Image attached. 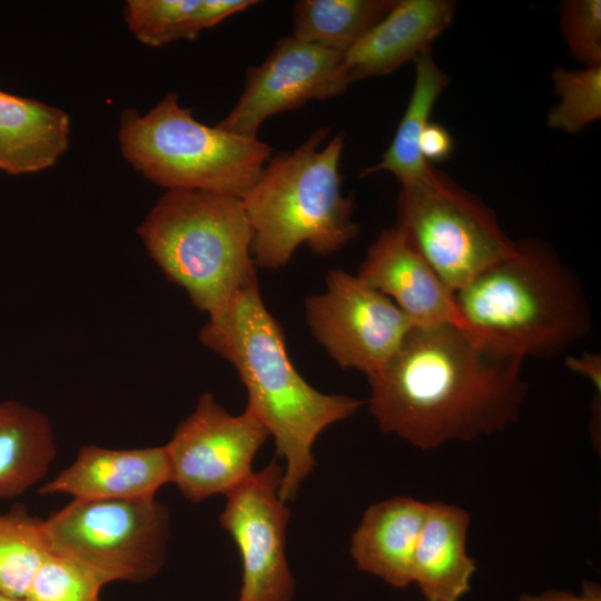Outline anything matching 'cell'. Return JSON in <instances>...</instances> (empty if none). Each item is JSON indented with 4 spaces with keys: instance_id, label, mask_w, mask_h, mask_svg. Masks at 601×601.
Wrapping results in <instances>:
<instances>
[{
    "instance_id": "6da1fadb",
    "label": "cell",
    "mask_w": 601,
    "mask_h": 601,
    "mask_svg": "<svg viewBox=\"0 0 601 601\" xmlns=\"http://www.w3.org/2000/svg\"><path fill=\"white\" fill-rule=\"evenodd\" d=\"M523 357L452 324L415 325L370 375V412L384 433L421 450L503 431L528 393Z\"/></svg>"
},
{
    "instance_id": "7a4b0ae2",
    "label": "cell",
    "mask_w": 601,
    "mask_h": 601,
    "mask_svg": "<svg viewBox=\"0 0 601 601\" xmlns=\"http://www.w3.org/2000/svg\"><path fill=\"white\" fill-rule=\"evenodd\" d=\"M200 342L230 363L248 394V410L275 439L286 460L279 499L293 500L313 471V445L323 430L354 414L362 401L327 395L293 365L285 336L265 306L257 279L244 286L199 333Z\"/></svg>"
},
{
    "instance_id": "3957f363",
    "label": "cell",
    "mask_w": 601,
    "mask_h": 601,
    "mask_svg": "<svg viewBox=\"0 0 601 601\" xmlns=\"http://www.w3.org/2000/svg\"><path fill=\"white\" fill-rule=\"evenodd\" d=\"M459 309L486 342L525 357L551 358L585 337L592 319L577 276L553 248L516 242L514 253L454 293Z\"/></svg>"
},
{
    "instance_id": "277c9868",
    "label": "cell",
    "mask_w": 601,
    "mask_h": 601,
    "mask_svg": "<svg viewBox=\"0 0 601 601\" xmlns=\"http://www.w3.org/2000/svg\"><path fill=\"white\" fill-rule=\"evenodd\" d=\"M328 132L318 128L294 150L272 156L242 198L256 267L282 268L300 245L328 256L357 236L354 200L341 191L345 138L338 132L321 148Z\"/></svg>"
},
{
    "instance_id": "5b68a950",
    "label": "cell",
    "mask_w": 601,
    "mask_h": 601,
    "mask_svg": "<svg viewBox=\"0 0 601 601\" xmlns=\"http://www.w3.org/2000/svg\"><path fill=\"white\" fill-rule=\"evenodd\" d=\"M164 274L208 317L257 279L252 228L240 198L167 190L138 227Z\"/></svg>"
},
{
    "instance_id": "8992f818",
    "label": "cell",
    "mask_w": 601,
    "mask_h": 601,
    "mask_svg": "<svg viewBox=\"0 0 601 601\" xmlns=\"http://www.w3.org/2000/svg\"><path fill=\"white\" fill-rule=\"evenodd\" d=\"M167 93L147 114L122 111L118 141L125 159L149 181L167 190H200L243 198L272 157L258 138L198 121Z\"/></svg>"
},
{
    "instance_id": "52a82bcc",
    "label": "cell",
    "mask_w": 601,
    "mask_h": 601,
    "mask_svg": "<svg viewBox=\"0 0 601 601\" xmlns=\"http://www.w3.org/2000/svg\"><path fill=\"white\" fill-rule=\"evenodd\" d=\"M396 225L453 293L516 246L479 197L433 165L424 178L401 187Z\"/></svg>"
},
{
    "instance_id": "ba28073f",
    "label": "cell",
    "mask_w": 601,
    "mask_h": 601,
    "mask_svg": "<svg viewBox=\"0 0 601 601\" xmlns=\"http://www.w3.org/2000/svg\"><path fill=\"white\" fill-rule=\"evenodd\" d=\"M168 510L155 496L73 499L43 520L53 553L92 571L104 584L145 582L162 568Z\"/></svg>"
},
{
    "instance_id": "9c48e42d",
    "label": "cell",
    "mask_w": 601,
    "mask_h": 601,
    "mask_svg": "<svg viewBox=\"0 0 601 601\" xmlns=\"http://www.w3.org/2000/svg\"><path fill=\"white\" fill-rule=\"evenodd\" d=\"M306 321L318 344L342 368L367 377L398 349L416 324L388 297L342 269L328 272L326 289L306 299Z\"/></svg>"
},
{
    "instance_id": "30bf717a",
    "label": "cell",
    "mask_w": 601,
    "mask_h": 601,
    "mask_svg": "<svg viewBox=\"0 0 601 601\" xmlns=\"http://www.w3.org/2000/svg\"><path fill=\"white\" fill-rule=\"evenodd\" d=\"M268 435L248 410L231 415L204 393L165 444L171 482L193 502L227 494L253 473V460Z\"/></svg>"
},
{
    "instance_id": "8fae6325",
    "label": "cell",
    "mask_w": 601,
    "mask_h": 601,
    "mask_svg": "<svg viewBox=\"0 0 601 601\" xmlns=\"http://www.w3.org/2000/svg\"><path fill=\"white\" fill-rule=\"evenodd\" d=\"M284 471L272 461L230 490L219 515L243 563L238 601H290L294 579L285 556L289 512L278 496Z\"/></svg>"
},
{
    "instance_id": "7c38bea8",
    "label": "cell",
    "mask_w": 601,
    "mask_h": 601,
    "mask_svg": "<svg viewBox=\"0 0 601 601\" xmlns=\"http://www.w3.org/2000/svg\"><path fill=\"white\" fill-rule=\"evenodd\" d=\"M344 55L293 36L279 39L260 65L247 70L240 97L216 127L257 138L269 117L343 93L348 87L341 75Z\"/></svg>"
},
{
    "instance_id": "4fadbf2b",
    "label": "cell",
    "mask_w": 601,
    "mask_h": 601,
    "mask_svg": "<svg viewBox=\"0 0 601 601\" xmlns=\"http://www.w3.org/2000/svg\"><path fill=\"white\" fill-rule=\"evenodd\" d=\"M357 277L418 325L446 323L476 335L462 316L454 293L397 225L382 230L370 246Z\"/></svg>"
},
{
    "instance_id": "5bb4252c",
    "label": "cell",
    "mask_w": 601,
    "mask_h": 601,
    "mask_svg": "<svg viewBox=\"0 0 601 601\" xmlns=\"http://www.w3.org/2000/svg\"><path fill=\"white\" fill-rule=\"evenodd\" d=\"M454 13L455 2L450 0H396L390 12L345 52L341 66L344 82L349 86L388 75L430 51L451 26Z\"/></svg>"
},
{
    "instance_id": "9a60e30c",
    "label": "cell",
    "mask_w": 601,
    "mask_h": 601,
    "mask_svg": "<svg viewBox=\"0 0 601 601\" xmlns=\"http://www.w3.org/2000/svg\"><path fill=\"white\" fill-rule=\"evenodd\" d=\"M171 482L166 446L114 450L83 445L75 462L39 493L70 494L73 499H136L155 496Z\"/></svg>"
},
{
    "instance_id": "2e32d148",
    "label": "cell",
    "mask_w": 601,
    "mask_h": 601,
    "mask_svg": "<svg viewBox=\"0 0 601 601\" xmlns=\"http://www.w3.org/2000/svg\"><path fill=\"white\" fill-rule=\"evenodd\" d=\"M427 508L407 496L371 505L352 535L356 566L397 589L413 584V559Z\"/></svg>"
},
{
    "instance_id": "e0dca14e",
    "label": "cell",
    "mask_w": 601,
    "mask_h": 601,
    "mask_svg": "<svg viewBox=\"0 0 601 601\" xmlns=\"http://www.w3.org/2000/svg\"><path fill=\"white\" fill-rule=\"evenodd\" d=\"M469 526L464 509L428 503L412 568L426 601H460L470 591L476 565L466 550Z\"/></svg>"
},
{
    "instance_id": "ac0fdd59",
    "label": "cell",
    "mask_w": 601,
    "mask_h": 601,
    "mask_svg": "<svg viewBox=\"0 0 601 601\" xmlns=\"http://www.w3.org/2000/svg\"><path fill=\"white\" fill-rule=\"evenodd\" d=\"M69 136L65 110L0 90V171L27 175L52 167Z\"/></svg>"
},
{
    "instance_id": "d6986e66",
    "label": "cell",
    "mask_w": 601,
    "mask_h": 601,
    "mask_svg": "<svg viewBox=\"0 0 601 601\" xmlns=\"http://www.w3.org/2000/svg\"><path fill=\"white\" fill-rule=\"evenodd\" d=\"M49 418L17 401L0 402V499H12L38 483L56 456Z\"/></svg>"
},
{
    "instance_id": "ffe728a7",
    "label": "cell",
    "mask_w": 601,
    "mask_h": 601,
    "mask_svg": "<svg viewBox=\"0 0 601 601\" xmlns=\"http://www.w3.org/2000/svg\"><path fill=\"white\" fill-rule=\"evenodd\" d=\"M415 77L406 109L388 148L376 165L361 175L388 171L402 186L414 184L428 173L432 164L420 151V137L431 121L432 110L450 82V77L436 65L430 51L414 59Z\"/></svg>"
},
{
    "instance_id": "44dd1931",
    "label": "cell",
    "mask_w": 601,
    "mask_h": 601,
    "mask_svg": "<svg viewBox=\"0 0 601 601\" xmlns=\"http://www.w3.org/2000/svg\"><path fill=\"white\" fill-rule=\"evenodd\" d=\"M255 0H128L125 20L141 43L161 47L195 39L230 16L255 4Z\"/></svg>"
},
{
    "instance_id": "7402d4cb",
    "label": "cell",
    "mask_w": 601,
    "mask_h": 601,
    "mask_svg": "<svg viewBox=\"0 0 601 601\" xmlns=\"http://www.w3.org/2000/svg\"><path fill=\"white\" fill-rule=\"evenodd\" d=\"M396 0H300L292 36L345 53L394 7Z\"/></svg>"
},
{
    "instance_id": "603a6c76",
    "label": "cell",
    "mask_w": 601,
    "mask_h": 601,
    "mask_svg": "<svg viewBox=\"0 0 601 601\" xmlns=\"http://www.w3.org/2000/svg\"><path fill=\"white\" fill-rule=\"evenodd\" d=\"M51 552L43 520L31 516L24 505L0 513V594L23 600Z\"/></svg>"
},
{
    "instance_id": "cb8c5ba5",
    "label": "cell",
    "mask_w": 601,
    "mask_h": 601,
    "mask_svg": "<svg viewBox=\"0 0 601 601\" xmlns=\"http://www.w3.org/2000/svg\"><path fill=\"white\" fill-rule=\"evenodd\" d=\"M551 79L560 100L548 112L550 129L577 134L601 118V66L556 67Z\"/></svg>"
},
{
    "instance_id": "d4e9b609",
    "label": "cell",
    "mask_w": 601,
    "mask_h": 601,
    "mask_svg": "<svg viewBox=\"0 0 601 601\" xmlns=\"http://www.w3.org/2000/svg\"><path fill=\"white\" fill-rule=\"evenodd\" d=\"M102 585L85 565L51 552L38 569L23 601H100Z\"/></svg>"
},
{
    "instance_id": "484cf974",
    "label": "cell",
    "mask_w": 601,
    "mask_h": 601,
    "mask_svg": "<svg viewBox=\"0 0 601 601\" xmlns=\"http://www.w3.org/2000/svg\"><path fill=\"white\" fill-rule=\"evenodd\" d=\"M559 18L571 56L584 67L601 66V1H563Z\"/></svg>"
},
{
    "instance_id": "4316f807",
    "label": "cell",
    "mask_w": 601,
    "mask_h": 601,
    "mask_svg": "<svg viewBox=\"0 0 601 601\" xmlns=\"http://www.w3.org/2000/svg\"><path fill=\"white\" fill-rule=\"evenodd\" d=\"M453 148V138L444 126L432 121L425 126L420 137V151L426 161H444Z\"/></svg>"
},
{
    "instance_id": "83f0119b",
    "label": "cell",
    "mask_w": 601,
    "mask_h": 601,
    "mask_svg": "<svg viewBox=\"0 0 601 601\" xmlns=\"http://www.w3.org/2000/svg\"><path fill=\"white\" fill-rule=\"evenodd\" d=\"M565 365L574 373L588 378L595 391H601V356L597 353H583L581 356H568Z\"/></svg>"
},
{
    "instance_id": "f1b7e54d",
    "label": "cell",
    "mask_w": 601,
    "mask_h": 601,
    "mask_svg": "<svg viewBox=\"0 0 601 601\" xmlns=\"http://www.w3.org/2000/svg\"><path fill=\"white\" fill-rule=\"evenodd\" d=\"M519 601H585L582 594L568 591L549 590L540 594H522Z\"/></svg>"
},
{
    "instance_id": "f546056e",
    "label": "cell",
    "mask_w": 601,
    "mask_h": 601,
    "mask_svg": "<svg viewBox=\"0 0 601 601\" xmlns=\"http://www.w3.org/2000/svg\"><path fill=\"white\" fill-rule=\"evenodd\" d=\"M581 594L585 601H601V588L593 581H583Z\"/></svg>"
},
{
    "instance_id": "4dcf8cb0",
    "label": "cell",
    "mask_w": 601,
    "mask_h": 601,
    "mask_svg": "<svg viewBox=\"0 0 601 601\" xmlns=\"http://www.w3.org/2000/svg\"><path fill=\"white\" fill-rule=\"evenodd\" d=\"M0 601H23V600L12 599V598L4 597V595L0 594Z\"/></svg>"
}]
</instances>
